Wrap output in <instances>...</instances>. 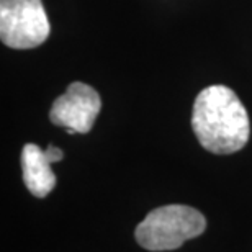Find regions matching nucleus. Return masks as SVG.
<instances>
[{
    "label": "nucleus",
    "instance_id": "obj_4",
    "mask_svg": "<svg viewBox=\"0 0 252 252\" xmlns=\"http://www.w3.org/2000/svg\"><path fill=\"white\" fill-rule=\"evenodd\" d=\"M102 110V100L97 90L84 82H72L65 94L54 100L49 110V120L63 126L67 133H89Z\"/></svg>",
    "mask_w": 252,
    "mask_h": 252
},
{
    "label": "nucleus",
    "instance_id": "obj_6",
    "mask_svg": "<svg viewBox=\"0 0 252 252\" xmlns=\"http://www.w3.org/2000/svg\"><path fill=\"white\" fill-rule=\"evenodd\" d=\"M46 153H48V158L51 159V162H59V160H63V158H64L63 151L58 149V148H54L53 144L46 149Z\"/></svg>",
    "mask_w": 252,
    "mask_h": 252
},
{
    "label": "nucleus",
    "instance_id": "obj_1",
    "mask_svg": "<svg viewBox=\"0 0 252 252\" xmlns=\"http://www.w3.org/2000/svg\"><path fill=\"white\" fill-rule=\"evenodd\" d=\"M191 128L198 143L213 154L238 153L251 136L248 110L226 85H210L196 95Z\"/></svg>",
    "mask_w": 252,
    "mask_h": 252
},
{
    "label": "nucleus",
    "instance_id": "obj_2",
    "mask_svg": "<svg viewBox=\"0 0 252 252\" xmlns=\"http://www.w3.org/2000/svg\"><path fill=\"white\" fill-rule=\"evenodd\" d=\"M206 229V220L198 210L187 205H167L149 211L136 228L141 248L160 252L174 251Z\"/></svg>",
    "mask_w": 252,
    "mask_h": 252
},
{
    "label": "nucleus",
    "instance_id": "obj_5",
    "mask_svg": "<svg viewBox=\"0 0 252 252\" xmlns=\"http://www.w3.org/2000/svg\"><path fill=\"white\" fill-rule=\"evenodd\" d=\"M51 164L53 162L48 158L46 151L33 143L25 144L22 151L23 182L30 193L38 198H44L56 187V175L53 172Z\"/></svg>",
    "mask_w": 252,
    "mask_h": 252
},
{
    "label": "nucleus",
    "instance_id": "obj_3",
    "mask_svg": "<svg viewBox=\"0 0 252 252\" xmlns=\"http://www.w3.org/2000/svg\"><path fill=\"white\" fill-rule=\"evenodd\" d=\"M49 30L41 0H0V38L5 46L36 48L48 39Z\"/></svg>",
    "mask_w": 252,
    "mask_h": 252
}]
</instances>
